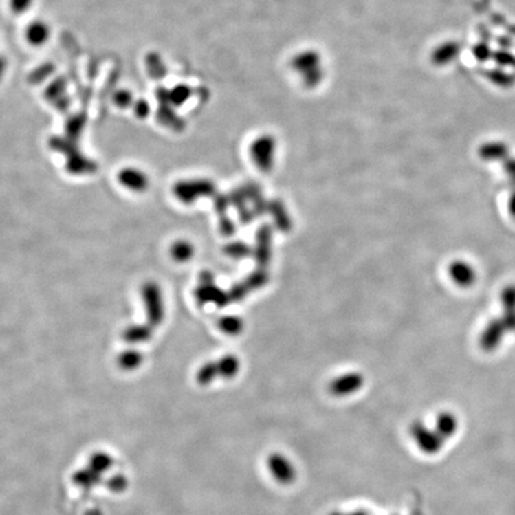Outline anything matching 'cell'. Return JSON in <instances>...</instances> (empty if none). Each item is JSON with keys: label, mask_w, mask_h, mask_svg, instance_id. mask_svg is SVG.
<instances>
[{"label": "cell", "mask_w": 515, "mask_h": 515, "mask_svg": "<svg viewBox=\"0 0 515 515\" xmlns=\"http://www.w3.org/2000/svg\"><path fill=\"white\" fill-rule=\"evenodd\" d=\"M294 72L305 86H316L323 80L325 67L322 58L311 50H305L295 55L292 63Z\"/></svg>", "instance_id": "cell-1"}, {"label": "cell", "mask_w": 515, "mask_h": 515, "mask_svg": "<svg viewBox=\"0 0 515 515\" xmlns=\"http://www.w3.org/2000/svg\"><path fill=\"white\" fill-rule=\"evenodd\" d=\"M410 435L417 448L422 453L430 456L439 453L445 443V440L435 432V428H430L424 422H413L410 425Z\"/></svg>", "instance_id": "cell-2"}, {"label": "cell", "mask_w": 515, "mask_h": 515, "mask_svg": "<svg viewBox=\"0 0 515 515\" xmlns=\"http://www.w3.org/2000/svg\"><path fill=\"white\" fill-rule=\"evenodd\" d=\"M24 36L28 43L32 47H42L50 40L52 28L50 23L43 19H35L28 24Z\"/></svg>", "instance_id": "cell-3"}, {"label": "cell", "mask_w": 515, "mask_h": 515, "mask_svg": "<svg viewBox=\"0 0 515 515\" xmlns=\"http://www.w3.org/2000/svg\"><path fill=\"white\" fill-rule=\"evenodd\" d=\"M458 427H459V422L453 413L441 412L435 417L433 428L446 441L457 433Z\"/></svg>", "instance_id": "cell-4"}, {"label": "cell", "mask_w": 515, "mask_h": 515, "mask_svg": "<svg viewBox=\"0 0 515 515\" xmlns=\"http://www.w3.org/2000/svg\"><path fill=\"white\" fill-rule=\"evenodd\" d=\"M505 331H506V327L502 321L495 320L493 322L489 323L481 336V345L484 350H495L497 346L500 345V341Z\"/></svg>", "instance_id": "cell-5"}, {"label": "cell", "mask_w": 515, "mask_h": 515, "mask_svg": "<svg viewBox=\"0 0 515 515\" xmlns=\"http://www.w3.org/2000/svg\"><path fill=\"white\" fill-rule=\"evenodd\" d=\"M450 274L453 281L461 287L470 285L475 282V270L472 269L471 265L466 264L464 261L453 263L450 267Z\"/></svg>", "instance_id": "cell-6"}, {"label": "cell", "mask_w": 515, "mask_h": 515, "mask_svg": "<svg viewBox=\"0 0 515 515\" xmlns=\"http://www.w3.org/2000/svg\"><path fill=\"white\" fill-rule=\"evenodd\" d=\"M120 182L127 188L142 190L147 185V178L141 171L136 168H124L118 175Z\"/></svg>", "instance_id": "cell-7"}, {"label": "cell", "mask_w": 515, "mask_h": 515, "mask_svg": "<svg viewBox=\"0 0 515 515\" xmlns=\"http://www.w3.org/2000/svg\"><path fill=\"white\" fill-rule=\"evenodd\" d=\"M362 383H363L362 382V377L358 376V375H351V376L345 377V378L341 380V382L336 383V393L349 394V393H352L354 390L360 388Z\"/></svg>", "instance_id": "cell-8"}, {"label": "cell", "mask_w": 515, "mask_h": 515, "mask_svg": "<svg viewBox=\"0 0 515 515\" xmlns=\"http://www.w3.org/2000/svg\"><path fill=\"white\" fill-rule=\"evenodd\" d=\"M35 4V0H9V8L14 14H27Z\"/></svg>", "instance_id": "cell-9"}, {"label": "cell", "mask_w": 515, "mask_h": 515, "mask_svg": "<svg viewBox=\"0 0 515 515\" xmlns=\"http://www.w3.org/2000/svg\"><path fill=\"white\" fill-rule=\"evenodd\" d=\"M272 461H274L272 463L274 468H279L278 470H274L276 471V475L279 476V479H282L283 481H289V479L292 477V470L290 468L285 469V465H287V461L282 459V457H279V456L274 457Z\"/></svg>", "instance_id": "cell-10"}, {"label": "cell", "mask_w": 515, "mask_h": 515, "mask_svg": "<svg viewBox=\"0 0 515 515\" xmlns=\"http://www.w3.org/2000/svg\"><path fill=\"white\" fill-rule=\"evenodd\" d=\"M140 363V354L138 352H126L121 355L120 364L124 369H133Z\"/></svg>", "instance_id": "cell-11"}, {"label": "cell", "mask_w": 515, "mask_h": 515, "mask_svg": "<svg viewBox=\"0 0 515 515\" xmlns=\"http://www.w3.org/2000/svg\"><path fill=\"white\" fill-rule=\"evenodd\" d=\"M503 151H505V148H503V146H501V144L485 146V147L482 149V155H484L485 159H492V157H496V159H498V157H501L502 154H503Z\"/></svg>", "instance_id": "cell-12"}, {"label": "cell", "mask_w": 515, "mask_h": 515, "mask_svg": "<svg viewBox=\"0 0 515 515\" xmlns=\"http://www.w3.org/2000/svg\"><path fill=\"white\" fill-rule=\"evenodd\" d=\"M115 102L118 107H128L130 102V96L127 92H120L115 96Z\"/></svg>", "instance_id": "cell-13"}, {"label": "cell", "mask_w": 515, "mask_h": 515, "mask_svg": "<svg viewBox=\"0 0 515 515\" xmlns=\"http://www.w3.org/2000/svg\"><path fill=\"white\" fill-rule=\"evenodd\" d=\"M6 66H8L6 58H5L4 55L0 54V80H1V78L4 76L5 71H6Z\"/></svg>", "instance_id": "cell-14"}, {"label": "cell", "mask_w": 515, "mask_h": 515, "mask_svg": "<svg viewBox=\"0 0 515 515\" xmlns=\"http://www.w3.org/2000/svg\"><path fill=\"white\" fill-rule=\"evenodd\" d=\"M507 168H508V173L511 175L512 178L515 179V162H511V164L507 166Z\"/></svg>", "instance_id": "cell-15"}, {"label": "cell", "mask_w": 515, "mask_h": 515, "mask_svg": "<svg viewBox=\"0 0 515 515\" xmlns=\"http://www.w3.org/2000/svg\"><path fill=\"white\" fill-rule=\"evenodd\" d=\"M509 210H511L512 215L515 217V193L512 196L511 201H509Z\"/></svg>", "instance_id": "cell-16"}]
</instances>
